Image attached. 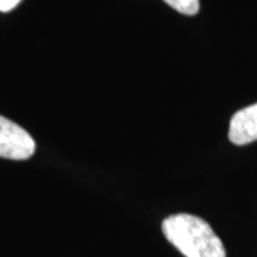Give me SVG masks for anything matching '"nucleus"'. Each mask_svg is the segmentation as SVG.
Instances as JSON below:
<instances>
[{
  "label": "nucleus",
  "mask_w": 257,
  "mask_h": 257,
  "mask_svg": "<svg viewBox=\"0 0 257 257\" xmlns=\"http://www.w3.org/2000/svg\"><path fill=\"white\" fill-rule=\"evenodd\" d=\"M166 239L186 257H226V248L210 224L197 216L179 213L166 217Z\"/></svg>",
  "instance_id": "1"
},
{
  "label": "nucleus",
  "mask_w": 257,
  "mask_h": 257,
  "mask_svg": "<svg viewBox=\"0 0 257 257\" xmlns=\"http://www.w3.org/2000/svg\"><path fill=\"white\" fill-rule=\"evenodd\" d=\"M36 150L33 138L15 121L0 116V157L26 160Z\"/></svg>",
  "instance_id": "2"
},
{
  "label": "nucleus",
  "mask_w": 257,
  "mask_h": 257,
  "mask_svg": "<svg viewBox=\"0 0 257 257\" xmlns=\"http://www.w3.org/2000/svg\"><path fill=\"white\" fill-rule=\"evenodd\" d=\"M230 142L236 146H244L257 140V103L241 109L230 120Z\"/></svg>",
  "instance_id": "3"
},
{
  "label": "nucleus",
  "mask_w": 257,
  "mask_h": 257,
  "mask_svg": "<svg viewBox=\"0 0 257 257\" xmlns=\"http://www.w3.org/2000/svg\"><path fill=\"white\" fill-rule=\"evenodd\" d=\"M165 2L170 8H173L179 13L186 15V16H194L199 13V9H200L199 0H165Z\"/></svg>",
  "instance_id": "4"
},
{
  "label": "nucleus",
  "mask_w": 257,
  "mask_h": 257,
  "mask_svg": "<svg viewBox=\"0 0 257 257\" xmlns=\"http://www.w3.org/2000/svg\"><path fill=\"white\" fill-rule=\"evenodd\" d=\"M22 0H0V12H10L13 10Z\"/></svg>",
  "instance_id": "5"
}]
</instances>
